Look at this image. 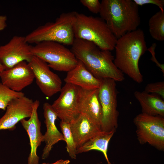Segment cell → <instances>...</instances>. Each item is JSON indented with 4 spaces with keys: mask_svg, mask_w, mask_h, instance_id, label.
Instances as JSON below:
<instances>
[{
    "mask_svg": "<svg viewBox=\"0 0 164 164\" xmlns=\"http://www.w3.org/2000/svg\"><path fill=\"white\" fill-rule=\"evenodd\" d=\"M71 50L97 78L111 79L116 82L124 80V74L114 63L111 51L102 50L92 42L77 39H75Z\"/></svg>",
    "mask_w": 164,
    "mask_h": 164,
    "instance_id": "6da1fadb",
    "label": "cell"
},
{
    "mask_svg": "<svg viewBox=\"0 0 164 164\" xmlns=\"http://www.w3.org/2000/svg\"><path fill=\"white\" fill-rule=\"evenodd\" d=\"M114 49V63L117 67L135 82L142 83L143 77L138 63L148 49L143 31L137 29L117 39Z\"/></svg>",
    "mask_w": 164,
    "mask_h": 164,
    "instance_id": "7a4b0ae2",
    "label": "cell"
},
{
    "mask_svg": "<svg viewBox=\"0 0 164 164\" xmlns=\"http://www.w3.org/2000/svg\"><path fill=\"white\" fill-rule=\"evenodd\" d=\"M101 3V18L117 39L140 25L138 6L133 0H102Z\"/></svg>",
    "mask_w": 164,
    "mask_h": 164,
    "instance_id": "3957f363",
    "label": "cell"
},
{
    "mask_svg": "<svg viewBox=\"0 0 164 164\" xmlns=\"http://www.w3.org/2000/svg\"><path fill=\"white\" fill-rule=\"evenodd\" d=\"M73 31L75 39L92 42L102 50L114 49L117 38L101 17L76 12Z\"/></svg>",
    "mask_w": 164,
    "mask_h": 164,
    "instance_id": "277c9868",
    "label": "cell"
},
{
    "mask_svg": "<svg viewBox=\"0 0 164 164\" xmlns=\"http://www.w3.org/2000/svg\"><path fill=\"white\" fill-rule=\"evenodd\" d=\"M76 12L63 13L55 22L39 26L25 36L26 41L29 44L53 41L71 46L75 39L73 26Z\"/></svg>",
    "mask_w": 164,
    "mask_h": 164,
    "instance_id": "5b68a950",
    "label": "cell"
},
{
    "mask_svg": "<svg viewBox=\"0 0 164 164\" xmlns=\"http://www.w3.org/2000/svg\"><path fill=\"white\" fill-rule=\"evenodd\" d=\"M33 55L42 60L54 70L68 72L74 68L78 60L71 50L60 43L43 41L32 46Z\"/></svg>",
    "mask_w": 164,
    "mask_h": 164,
    "instance_id": "8992f818",
    "label": "cell"
},
{
    "mask_svg": "<svg viewBox=\"0 0 164 164\" xmlns=\"http://www.w3.org/2000/svg\"><path fill=\"white\" fill-rule=\"evenodd\" d=\"M139 143H148L157 149H164V118L142 113L134 119Z\"/></svg>",
    "mask_w": 164,
    "mask_h": 164,
    "instance_id": "52a82bcc",
    "label": "cell"
},
{
    "mask_svg": "<svg viewBox=\"0 0 164 164\" xmlns=\"http://www.w3.org/2000/svg\"><path fill=\"white\" fill-rule=\"evenodd\" d=\"M99 97L102 110V131H116L119 112L117 110L118 91L116 81L111 79H101Z\"/></svg>",
    "mask_w": 164,
    "mask_h": 164,
    "instance_id": "ba28073f",
    "label": "cell"
},
{
    "mask_svg": "<svg viewBox=\"0 0 164 164\" xmlns=\"http://www.w3.org/2000/svg\"><path fill=\"white\" fill-rule=\"evenodd\" d=\"M58 97L52 104L61 121L70 123L80 114L79 106L83 90L78 86L66 83Z\"/></svg>",
    "mask_w": 164,
    "mask_h": 164,
    "instance_id": "9c48e42d",
    "label": "cell"
},
{
    "mask_svg": "<svg viewBox=\"0 0 164 164\" xmlns=\"http://www.w3.org/2000/svg\"><path fill=\"white\" fill-rule=\"evenodd\" d=\"M32 48L25 36H14L7 43L0 46V62L5 69L22 61L28 63L33 56Z\"/></svg>",
    "mask_w": 164,
    "mask_h": 164,
    "instance_id": "30bf717a",
    "label": "cell"
},
{
    "mask_svg": "<svg viewBox=\"0 0 164 164\" xmlns=\"http://www.w3.org/2000/svg\"><path fill=\"white\" fill-rule=\"evenodd\" d=\"M28 63L37 85L45 96L50 97L60 91L62 87L61 80L50 70L47 63L33 56Z\"/></svg>",
    "mask_w": 164,
    "mask_h": 164,
    "instance_id": "8fae6325",
    "label": "cell"
},
{
    "mask_svg": "<svg viewBox=\"0 0 164 164\" xmlns=\"http://www.w3.org/2000/svg\"><path fill=\"white\" fill-rule=\"evenodd\" d=\"M34 101L24 96L14 99L7 106L4 115L0 118V130H13L22 120L32 115Z\"/></svg>",
    "mask_w": 164,
    "mask_h": 164,
    "instance_id": "7c38bea8",
    "label": "cell"
},
{
    "mask_svg": "<svg viewBox=\"0 0 164 164\" xmlns=\"http://www.w3.org/2000/svg\"><path fill=\"white\" fill-rule=\"evenodd\" d=\"M1 82L12 90L18 92L31 84L35 79L28 63L21 62L4 70L0 74Z\"/></svg>",
    "mask_w": 164,
    "mask_h": 164,
    "instance_id": "4fadbf2b",
    "label": "cell"
},
{
    "mask_svg": "<svg viewBox=\"0 0 164 164\" xmlns=\"http://www.w3.org/2000/svg\"><path fill=\"white\" fill-rule=\"evenodd\" d=\"M39 104V101H34L32 113L29 118L28 120L24 119L20 121L29 139L30 152L28 158V164H39L37 149L43 142V135L41 131V123L37 112Z\"/></svg>",
    "mask_w": 164,
    "mask_h": 164,
    "instance_id": "5bb4252c",
    "label": "cell"
},
{
    "mask_svg": "<svg viewBox=\"0 0 164 164\" xmlns=\"http://www.w3.org/2000/svg\"><path fill=\"white\" fill-rule=\"evenodd\" d=\"M43 115L46 130L43 135V142L46 143L41 156L42 159L47 158L53 146L61 141H64L63 134L57 129L55 124L58 116L52 104L45 102L43 105Z\"/></svg>",
    "mask_w": 164,
    "mask_h": 164,
    "instance_id": "9a60e30c",
    "label": "cell"
},
{
    "mask_svg": "<svg viewBox=\"0 0 164 164\" xmlns=\"http://www.w3.org/2000/svg\"><path fill=\"white\" fill-rule=\"evenodd\" d=\"M70 125L77 149L101 131L100 125L82 113L70 122Z\"/></svg>",
    "mask_w": 164,
    "mask_h": 164,
    "instance_id": "2e32d148",
    "label": "cell"
},
{
    "mask_svg": "<svg viewBox=\"0 0 164 164\" xmlns=\"http://www.w3.org/2000/svg\"><path fill=\"white\" fill-rule=\"evenodd\" d=\"M67 72L64 79L66 83L71 84L87 90L98 88L100 86L101 80L95 77L79 60L76 67Z\"/></svg>",
    "mask_w": 164,
    "mask_h": 164,
    "instance_id": "e0dca14e",
    "label": "cell"
},
{
    "mask_svg": "<svg viewBox=\"0 0 164 164\" xmlns=\"http://www.w3.org/2000/svg\"><path fill=\"white\" fill-rule=\"evenodd\" d=\"M99 88L90 90H83L79 106L80 113L90 118L101 126L102 110L99 97Z\"/></svg>",
    "mask_w": 164,
    "mask_h": 164,
    "instance_id": "ac0fdd59",
    "label": "cell"
},
{
    "mask_svg": "<svg viewBox=\"0 0 164 164\" xmlns=\"http://www.w3.org/2000/svg\"><path fill=\"white\" fill-rule=\"evenodd\" d=\"M134 95L139 103L142 113L164 117V101L160 96L137 91L134 92Z\"/></svg>",
    "mask_w": 164,
    "mask_h": 164,
    "instance_id": "d6986e66",
    "label": "cell"
},
{
    "mask_svg": "<svg viewBox=\"0 0 164 164\" xmlns=\"http://www.w3.org/2000/svg\"><path fill=\"white\" fill-rule=\"evenodd\" d=\"M115 132L114 131L110 132L101 131L78 148L77 154L92 150L100 151L103 153L108 164H111L108 159L107 153L109 142Z\"/></svg>",
    "mask_w": 164,
    "mask_h": 164,
    "instance_id": "ffe728a7",
    "label": "cell"
},
{
    "mask_svg": "<svg viewBox=\"0 0 164 164\" xmlns=\"http://www.w3.org/2000/svg\"><path fill=\"white\" fill-rule=\"evenodd\" d=\"M149 33L155 40H164V11L160 10L152 15L149 21Z\"/></svg>",
    "mask_w": 164,
    "mask_h": 164,
    "instance_id": "44dd1931",
    "label": "cell"
},
{
    "mask_svg": "<svg viewBox=\"0 0 164 164\" xmlns=\"http://www.w3.org/2000/svg\"><path fill=\"white\" fill-rule=\"evenodd\" d=\"M60 127L66 143V148L69 156L72 159H75L77 148L71 131L70 123L61 121Z\"/></svg>",
    "mask_w": 164,
    "mask_h": 164,
    "instance_id": "7402d4cb",
    "label": "cell"
},
{
    "mask_svg": "<svg viewBox=\"0 0 164 164\" xmlns=\"http://www.w3.org/2000/svg\"><path fill=\"white\" fill-rule=\"evenodd\" d=\"M25 96L22 92H16L0 82V109L5 110L12 100Z\"/></svg>",
    "mask_w": 164,
    "mask_h": 164,
    "instance_id": "603a6c76",
    "label": "cell"
},
{
    "mask_svg": "<svg viewBox=\"0 0 164 164\" xmlns=\"http://www.w3.org/2000/svg\"><path fill=\"white\" fill-rule=\"evenodd\" d=\"M145 92L157 94L164 99V82H158L148 84L145 87Z\"/></svg>",
    "mask_w": 164,
    "mask_h": 164,
    "instance_id": "cb8c5ba5",
    "label": "cell"
},
{
    "mask_svg": "<svg viewBox=\"0 0 164 164\" xmlns=\"http://www.w3.org/2000/svg\"><path fill=\"white\" fill-rule=\"evenodd\" d=\"M80 3L94 14L99 13L101 3L98 0H81Z\"/></svg>",
    "mask_w": 164,
    "mask_h": 164,
    "instance_id": "d4e9b609",
    "label": "cell"
},
{
    "mask_svg": "<svg viewBox=\"0 0 164 164\" xmlns=\"http://www.w3.org/2000/svg\"><path fill=\"white\" fill-rule=\"evenodd\" d=\"M138 5H142L145 4H152L158 7L161 11H164V0H133Z\"/></svg>",
    "mask_w": 164,
    "mask_h": 164,
    "instance_id": "484cf974",
    "label": "cell"
},
{
    "mask_svg": "<svg viewBox=\"0 0 164 164\" xmlns=\"http://www.w3.org/2000/svg\"><path fill=\"white\" fill-rule=\"evenodd\" d=\"M156 45V43H153L151 46L147 49V50H148L152 54V56L151 58V60H152L153 62H154L156 64V65L160 69L161 71L164 74V64L160 63L158 61L155 57V49Z\"/></svg>",
    "mask_w": 164,
    "mask_h": 164,
    "instance_id": "4316f807",
    "label": "cell"
},
{
    "mask_svg": "<svg viewBox=\"0 0 164 164\" xmlns=\"http://www.w3.org/2000/svg\"><path fill=\"white\" fill-rule=\"evenodd\" d=\"M7 18L5 15H0V31L4 29L7 26Z\"/></svg>",
    "mask_w": 164,
    "mask_h": 164,
    "instance_id": "83f0119b",
    "label": "cell"
},
{
    "mask_svg": "<svg viewBox=\"0 0 164 164\" xmlns=\"http://www.w3.org/2000/svg\"><path fill=\"white\" fill-rule=\"evenodd\" d=\"M70 162V161L69 160H63L60 159L54 163H43L42 164H68Z\"/></svg>",
    "mask_w": 164,
    "mask_h": 164,
    "instance_id": "f1b7e54d",
    "label": "cell"
},
{
    "mask_svg": "<svg viewBox=\"0 0 164 164\" xmlns=\"http://www.w3.org/2000/svg\"><path fill=\"white\" fill-rule=\"evenodd\" d=\"M5 69L3 66L0 62V74Z\"/></svg>",
    "mask_w": 164,
    "mask_h": 164,
    "instance_id": "f546056e",
    "label": "cell"
},
{
    "mask_svg": "<svg viewBox=\"0 0 164 164\" xmlns=\"http://www.w3.org/2000/svg\"></svg>",
    "mask_w": 164,
    "mask_h": 164,
    "instance_id": "4dcf8cb0",
    "label": "cell"
}]
</instances>
